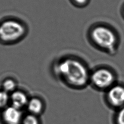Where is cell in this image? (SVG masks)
I'll use <instances>...</instances> for the list:
<instances>
[{"mask_svg":"<svg viewBox=\"0 0 124 124\" xmlns=\"http://www.w3.org/2000/svg\"><path fill=\"white\" fill-rule=\"evenodd\" d=\"M26 26L18 20L7 19L0 23V42L13 44L22 39L27 33Z\"/></svg>","mask_w":124,"mask_h":124,"instance_id":"7a4b0ae2","label":"cell"},{"mask_svg":"<svg viewBox=\"0 0 124 124\" xmlns=\"http://www.w3.org/2000/svg\"><path fill=\"white\" fill-rule=\"evenodd\" d=\"M106 99L109 105L115 108L124 107V86L114 85L109 88L106 94Z\"/></svg>","mask_w":124,"mask_h":124,"instance_id":"5b68a950","label":"cell"},{"mask_svg":"<svg viewBox=\"0 0 124 124\" xmlns=\"http://www.w3.org/2000/svg\"><path fill=\"white\" fill-rule=\"evenodd\" d=\"M21 124H41L39 116L28 113L24 115Z\"/></svg>","mask_w":124,"mask_h":124,"instance_id":"30bf717a","label":"cell"},{"mask_svg":"<svg viewBox=\"0 0 124 124\" xmlns=\"http://www.w3.org/2000/svg\"><path fill=\"white\" fill-rule=\"evenodd\" d=\"M55 76L66 85L73 88H81L90 80L88 70L80 60L66 57L59 60L54 66Z\"/></svg>","mask_w":124,"mask_h":124,"instance_id":"6da1fadb","label":"cell"},{"mask_svg":"<svg viewBox=\"0 0 124 124\" xmlns=\"http://www.w3.org/2000/svg\"><path fill=\"white\" fill-rule=\"evenodd\" d=\"M29 98L23 91L16 89L10 94V105L22 110L26 108Z\"/></svg>","mask_w":124,"mask_h":124,"instance_id":"52a82bcc","label":"cell"},{"mask_svg":"<svg viewBox=\"0 0 124 124\" xmlns=\"http://www.w3.org/2000/svg\"><path fill=\"white\" fill-rule=\"evenodd\" d=\"M10 104V93L0 89V110H2Z\"/></svg>","mask_w":124,"mask_h":124,"instance_id":"8fae6325","label":"cell"},{"mask_svg":"<svg viewBox=\"0 0 124 124\" xmlns=\"http://www.w3.org/2000/svg\"><path fill=\"white\" fill-rule=\"evenodd\" d=\"M23 116L22 110L10 105L1 110V118L4 124H21Z\"/></svg>","mask_w":124,"mask_h":124,"instance_id":"8992f818","label":"cell"},{"mask_svg":"<svg viewBox=\"0 0 124 124\" xmlns=\"http://www.w3.org/2000/svg\"><path fill=\"white\" fill-rule=\"evenodd\" d=\"M116 124H124V107L119 108L115 116Z\"/></svg>","mask_w":124,"mask_h":124,"instance_id":"7c38bea8","label":"cell"},{"mask_svg":"<svg viewBox=\"0 0 124 124\" xmlns=\"http://www.w3.org/2000/svg\"><path fill=\"white\" fill-rule=\"evenodd\" d=\"M91 37L98 46L108 49H113L116 44L115 33L109 28L99 26L95 27L91 31Z\"/></svg>","mask_w":124,"mask_h":124,"instance_id":"3957f363","label":"cell"},{"mask_svg":"<svg viewBox=\"0 0 124 124\" xmlns=\"http://www.w3.org/2000/svg\"><path fill=\"white\" fill-rule=\"evenodd\" d=\"M26 108L28 113L39 116L44 112L45 104L41 98L33 96L29 98Z\"/></svg>","mask_w":124,"mask_h":124,"instance_id":"ba28073f","label":"cell"},{"mask_svg":"<svg viewBox=\"0 0 124 124\" xmlns=\"http://www.w3.org/2000/svg\"><path fill=\"white\" fill-rule=\"evenodd\" d=\"M88 0H71L72 3L75 5L81 6L85 5Z\"/></svg>","mask_w":124,"mask_h":124,"instance_id":"4fadbf2b","label":"cell"},{"mask_svg":"<svg viewBox=\"0 0 124 124\" xmlns=\"http://www.w3.org/2000/svg\"><path fill=\"white\" fill-rule=\"evenodd\" d=\"M90 80L98 89H108L113 86L115 77L112 72L106 68H99L90 75Z\"/></svg>","mask_w":124,"mask_h":124,"instance_id":"277c9868","label":"cell"},{"mask_svg":"<svg viewBox=\"0 0 124 124\" xmlns=\"http://www.w3.org/2000/svg\"><path fill=\"white\" fill-rule=\"evenodd\" d=\"M17 82L14 79L8 78L4 79L2 82L1 89L10 94L17 89Z\"/></svg>","mask_w":124,"mask_h":124,"instance_id":"9c48e42d","label":"cell"}]
</instances>
